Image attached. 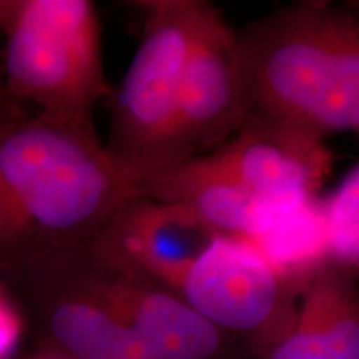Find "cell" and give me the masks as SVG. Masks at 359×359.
Here are the masks:
<instances>
[{"instance_id":"7c38bea8","label":"cell","mask_w":359,"mask_h":359,"mask_svg":"<svg viewBox=\"0 0 359 359\" xmlns=\"http://www.w3.org/2000/svg\"><path fill=\"white\" fill-rule=\"evenodd\" d=\"M327 257L359 278V163L321 203Z\"/></svg>"},{"instance_id":"9c48e42d","label":"cell","mask_w":359,"mask_h":359,"mask_svg":"<svg viewBox=\"0 0 359 359\" xmlns=\"http://www.w3.org/2000/svg\"><path fill=\"white\" fill-rule=\"evenodd\" d=\"M250 359H359V278L325 258L296 288Z\"/></svg>"},{"instance_id":"7a4b0ae2","label":"cell","mask_w":359,"mask_h":359,"mask_svg":"<svg viewBox=\"0 0 359 359\" xmlns=\"http://www.w3.org/2000/svg\"><path fill=\"white\" fill-rule=\"evenodd\" d=\"M250 114L325 140L359 135V17L303 2L236 32Z\"/></svg>"},{"instance_id":"3957f363","label":"cell","mask_w":359,"mask_h":359,"mask_svg":"<svg viewBox=\"0 0 359 359\" xmlns=\"http://www.w3.org/2000/svg\"><path fill=\"white\" fill-rule=\"evenodd\" d=\"M2 87L34 115L97 132L93 114L114 93L97 8L88 0H0Z\"/></svg>"},{"instance_id":"5b68a950","label":"cell","mask_w":359,"mask_h":359,"mask_svg":"<svg viewBox=\"0 0 359 359\" xmlns=\"http://www.w3.org/2000/svg\"><path fill=\"white\" fill-rule=\"evenodd\" d=\"M302 281H293L251 241L217 236L163 288L250 348L275 325Z\"/></svg>"},{"instance_id":"5bb4252c","label":"cell","mask_w":359,"mask_h":359,"mask_svg":"<svg viewBox=\"0 0 359 359\" xmlns=\"http://www.w3.org/2000/svg\"><path fill=\"white\" fill-rule=\"evenodd\" d=\"M22 359H60V358L53 356V354L47 353V351H42V349H37L34 354H30V356H25Z\"/></svg>"},{"instance_id":"ba28073f","label":"cell","mask_w":359,"mask_h":359,"mask_svg":"<svg viewBox=\"0 0 359 359\" xmlns=\"http://www.w3.org/2000/svg\"><path fill=\"white\" fill-rule=\"evenodd\" d=\"M250 115L238 35L208 6L188 58L178 103V163L217 150Z\"/></svg>"},{"instance_id":"52a82bcc","label":"cell","mask_w":359,"mask_h":359,"mask_svg":"<svg viewBox=\"0 0 359 359\" xmlns=\"http://www.w3.org/2000/svg\"><path fill=\"white\" fill-rule=\"evenodd\" d=\"M201 156L273 210L313 200L331 170L323 138L255 114L230 140Z\"/></svg>"},{"instance_id":"6da1fadb","label":"cell","mask_w":359,"mask_h":359,"mask_svg":"<svg viewBox=\"0 0 359 359\" xmlns=\"http://www.w3.org/2000/svg\"><path fill=\"white\" fill-rule=\"evenodd\" d=\"M132 170L97 132L34 114L0 123V283L87 245L130 200Z\"/></svg>"},{"instance_id":"9a60e30c","label":"cell","mask_w":359,"mask_h":359,"mask_svg":"<svg viewBox=\"0 0 359 359\" xmlns=\"http://www.w3.org/2000/svg\"><path fill=\"white\" fill-rule=\"evenodd\" d=\"M344 7L349 8V11L354 13V15L359 17V0H351V2H346V4H344Z\"/></svg>"},{"instance_id":"8992f818","label":"cell","mask_w":359,"mask_h":359,"mask_svg":"<svg viewBox=\"0 0 359 359\" xmlns=\"http://www.w3.org/2000/svg\"><path fill=\"white\" fill-rule=\"evenodd\" d=\"M37 349L60 359H150L130 327L80 280L67 251L7 283Z\"/></svg>"},{"instance_id":"30bf717a","label":"cell","mask_w":359,"mask_h":359,"mask_svg":"<svg viewBox=\"0 0 359 359\" xmlns=\"http://www.w3.org/2000/svg\"><path fill=\"white\" fill-rule=\"evenodd\" d=\"M217 236L190 210L138 196L120 208L87 248L98 262L163 286Z\"/></svg>"},{"instance_id":"277c9868","label":"cell","mask_w":359,"mask_h":359,"mask_svg":"<svg viewBox=\"0 0 359 359\" xmlns=\"http://www.w3.org/2000/svg\"><path fill=\"white\" fill-rule=\"evenodd\" d=\"M210 4L142 2V39L122 83L110 97L107 150L138 182L178 163L177 122L183 77Z\"/></svg>"},{"instance_id":"4fadbf2b","label":"cell","mask_w":359,"mask_h":359,"mask_svg":"<svg viewBox=\"0 0 359 359\" xmlns=\"http://www.w3.org/2000/svg\"><path fill=\"white\" fill-rule=\"evenodd\" d=\"M30 334L24 308L15 294L0 283V359H22Z\"/></svg>"},{"instance_id":"2e32d148","label":"cell","mask_w":359,"mask_h":359,"mask_svg":"<svg viewBox=\"0 0 359 359\" xmlns=\"http://www.w3.org/2000/svg\"><path fill=\"white\" fill-rule=\"evenodd\" d=\"M0 87H2V64H0Z\"/></svg>"},{"instance_id":"8fae6325","label":"cell","mask_w":359,"mask_h":359,"mask_svg":"<svg viewBox=\"0 0 359 359\" xmlns=\"http://www.w3.org/2000/svg\"><path fill=\"white\" fill-rule=\"evenodd\" d=\"M140 191L147 198L190 210L219 236L245 241L257 240L275 212L210 167L203 156L147 175L140 180Z\"/></svg>"}]
</instances>
